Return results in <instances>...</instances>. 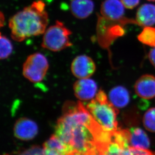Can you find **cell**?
I'll return each mask as SVG.
<instances>
[{
  "label": "cell",
  "instance_id": "cell-16",
  "mask_svg": "<svg viewBox=\"0 0 155 155\" xmlns=\"http://www.w3.org/2000/svg\"><path fill=\"white\" fill-rule=\"evenodd\" d=\"M0 57L1 60L7 59L13 51V46L10 40L5 36L1 35Z\"/></svg>",
  "mask_w": 155,
  "mask_h": 155
},
{
  "label": "cell",
  "instance_id": "cell-17",
  "mask_svg": "<svg viewBox=\"0 0 155 155\" xmlns=\"http://www.w3.org/2000/svg\"><path fill=\"white\" fill-rule=\"evenodd\" d=\"M143 123L147 130L155 132V108L150 109L143 116Z\"/></svg>",
  "mask_w": 155,
  "mask_h": 155
},
{
  "label": "cell",
  "instance_id": "cell-10",
  "mask_svg": "<svg viewBox=\"0 0 155 155\" xmlns=\"http://www.w3.org/2000/svg\"><path fill=\"white\" fill-rule=\"evenodd\" d=\"M108 98L110 102L118 108L126 107L130 100V93L124 87L117 86L110 90Z\"/></svg>",
  "mask_w": 155,
  "mask_h": 155
},
{
  "label": "cell",
  "instance_id": "cell-5",
  "mask_svg": "<svg viewBox=\"0 0 155 155\" xmlns=\"http://www.w3.org/2000/svg\"><path fill=\"white\" fill-rule=\"evenodd\" d=\"M101 14L108 20L137 24L136 21L124 17V6L120 0H105L101 6Z\"/></svg>",
  "mask_w": 155,
  "mask_h": 155
},
{
  "label": "cell",
  "instance_id": "cell-9",
  "mask_svg": "<svg viewBox=\"0 0 155 155\" xmlns=\"http://www.w3.org/2000/svg\"><path fill=\"white\" fill-rule=\"evenodd\" d=\"M136 93L141 98L150 99L155 97V77L144 75L140 77L135 83Z\"/></svg>",
  "mask_w": 155,
  "mask_h": 155
},
{
  "label": "cell",
  "instance_id": "cell-6",
  "mask_svg": "<svg viewBox=\"0 0 155 155\" xmlns=\"http://www.w3.org/2000/svg\"><path fill=\"white\" fill-rule=\"evenodd\" d=\"M96 66L91 57L80 55L73 60L71 65V71L74 76L78 79L89 78L94 73Z\"/></svg>",
  "mask_w": 155,
  "mask_h": 155
},
{
  "label": "cell",
  "instance_id": "cell-23",
  "mask_svg": "<svg viewBox=\"0 0 155 155\" xmlns=\"http://www.w3.org/2000/svg\"><path fill=\"white\" fill-rule=\"evenodd\" d=\"M44 150H45V155H63L57 151H54L52 150L44 148Z\"/></svg>",
  "mask_w": 155,
  "mask_h": 155
},
{
  "label": "cell",
  "instance_id": "cell-11",
  "mask_svg": "<svg viewBox=\"0 0 155 155\" xmlns=\"http://www.w3.org/2000/svg\"><path fill=\"white\" fill-rule=\"evenodd\" d=\"M137 24L142 26H152L155 24V5L145 4L139 8L136 14Z\"/></svg>",
  "mask_w": 155,
  "mask_h": 155
},
{
  "label": "cell",
  "instance_id": "cell-20",
  "mask_svg": "<svg viewBox=\"0 0 155 155\" xmlns=\"http://www.w3.org/2000/svg\"><path fill=\"white\" fill-rule=\"evenodd\" d=\"M18 155H45V150L39 146H34Z\"/></svg>",
  "mask_w": 155,
  "mask_h": 155
},
{
  "label": "cell",
  "instance_id": "cell-4",
  "mask_svg": "<svg viewBox=\"0 0 155 155\" xmlns=\"http://www.w3.org/2000/svg\"><path fill=\"white\" fill-rule=\"evenodd\" d=\"M49 69L47 58L41 53H34L27 58L23 66V75L33 83L44 79Z\"/></svg>",
  "mask_w": 155,
  "mask_h": 155
},
{
  "label": "cell",
  "instance_id": "cell-25",
  "mask_svg": "<svg viewBox=\"0 0 155 155\" xmlns=\"http://www.w3.org/2000/svg\"><path fill=\"white\" fill-rule=\"evenodd\" d=\"M148 1H153V2L155 1V0H148Z\"/></svg>",
  "mask_w": 155,
  "mask_h": 155
},
{
  "label": "cell",
  "instance_id": "cell-14",
  "mask_svg": "<svg viewBox=\"0 0 155 155\" xmlns=\"http://www.w3.org/2000/svg\"><path fill=\"white\" fill-rule=\"evenodd\" d=\"M44 148L57 151L63 155H68L73 152L70 146L65 143L56 135L53 136L46 142Z\"/></svg>",
  "mask_w": 155,
  "mask_h": 155
},
{
  "label": "cell",
  "instance_id": "cell-21",
  "mask_svg": "<svg viewBox=\"0 0 155 155\" xmlns=\"http://www.w3.org/2000/svg\"><path fill=\"white\" fill-rule=\"evenodd\" d=\"M124 7L127 9H132L138 6L140 0H120Z\"/></svg>",
  "mask_w": 155,
  "mask_h": 155
},
{
  "label": "cell",
  "instance_id": "cell-24",
  "mask_svg": "<svg viewBox=\"0 0 155 155\" xmlns=\"http://www.w3.org/2000/svg\"><path fill=\"white\" fill-rule=\"evenodd\" d=\"M68 155H82V154H79L78 153L75 152H73L71 153L70 154H68ZM107 155V154L103 152H98L94 153V154H92V155Z\"/></svg>",
  "mask_w": 155,
  "mask_h": 155
},
{
  "label": "cell",
  "instance_id": "cell-8",
  "mask_svg": "<svg viewBox=\"0 0 155 155\" xmlns=\"http://www.w3.org/2000/svg\"><path fill=\"white\" fill-rule=\"evenodd\" d=\"M38 132V126L30 119L22 118L18 120L14 127L15 136L19 139L28 140L35 138Z\"/></svg>",
  "mask_w": 155,
  "mask_h": 155
},
{
  "label": "cell",
  "instance_id": "cell-3",
  "mask_svg": "<svg viewBox=\"0 0 155 155\" xmlns=\"http://www.w3.org/2000/svg\"><path fill=\"white\" fill-rule=\"evenodd\" d=\"M71 32L61 22L56 21L55 24L46 30L41 46L52 51H59L72 46L70 40Z\"/></svg>",
  "mask_w": 155,
  "mask_h": 155
},
{
  "label": "cell",
  "instance_id": "cell-2",
  "mask_svg": "<svg viewBox=\"0 0 155 155\" xmlns=\"http://www.w3.org/2000/svg\"><path fill=\"white\" fill-rule=\"evenodd\" d=\"M86 107L104 130L110 132L118 130L117 119L119 110L110 102L104 91L99 90L95 98L91 100Z\"/></svg>",
  "mask_w": 155,
  "mask_h": 155
},
{
  "label": "cell",
  "instance_id": "cell-13",
  "mask_svg": "<svg viewBox=\"0 0 155 155\" xmlns=\"http://www.w3.org/2000/svg\"><path fill=\"white\" fill-rule=\"evenodd\" d=\"M130 146L148 149L150 142L146 133L140 128H132L130 129Z\"/></svg>",
  "mask_w": 155,
  "mask_h": 155
},
{
  "label": "cell",
  "instance_id": "cell-19",
  "mask_svg": "<svg viewBox=\"0 0 155 155\" xmlns=\"http://www.w3.org/2000/svg\"><path fill=\"white\" fill-rule=\"evenodd\" d=\"M123 150L117 143L113 140L108 145L107 155H121Z\"/></svg>",
  "mask_w": 155,
  "mask_h": 155
},
{
  "label": "cell",
  "instance_id": "cell-7",
  "mask_svg": "<svg viewBox=\"0 0 155 155\" xmlns=\"http://www.w3.org/2000/svg\"><path fill=\"white\" fill-rule=\"evenodd\" d=\"M73 89L75 96L81 101L91 100L98 92L97 83L90 78L78 79L74 84Z\"/></svg>",
  "mask_w": 155,
  "mask_h": 155
},
{
  "label": "cell",
  "instance_id": "cell-1",
  "mask_svg": "<svg viewBox=\"0 0 155 155\" xmlns=\"http://www.w3.org/2000/svg\"><path fill=\"white\" fill-rule=\"evenodd\" d=\"M48 23V15L45 4L39 0L14 15L9 21V26L12 38L20 42L44 34Z\"/></svg>",
  "mask_w": 155,
  "mask_h": 155
},
{
  "label": "cell",
  "instance_id": "cell-12",
  "mask_svg": "<svg viewBox=\"0 0 155 155\" xmlns=\"http://www.w3.org/2000/svg\"><path fill=\"white\" fill-rule=\"evenodd\" d=\"M94 5L92 0H72L70 10L75 17L85 19L94 11Z\"/></svg>",
  "mask_w": 155,
  "mask_h": 155
},
{
  "label": "cell",
  "instance_id": "cell-15",
  "mask_svg": "<svg viewBox=\"0 0 155 155\" xmlns=\"http://www.w3.org/2000/svg\"><path fill=\"white\" fill-rule=\"evenodd\" d=\"M138 39L142 43L151 47H155V27H145L138 36Z\"/></svg>",
  "mask_w": 155,
  "mask_h": 155
},
{
  "label": "cell",
  "instance_id": "cell-18",
  "mask_svg": "<svg viewBox=\"0 0 155 155\" xmlns=\"http://www.w3.org/2000/svg\"><path fill=\"white\" fill-rule=\"evenodd\" d=\"M121 155H155V153L148 149L130 146L127 149L124 150Z\"/></svg>",
  "mask_w": 155,
  "mask_h": 155
},
{
  "label": "cell",
  "instance_id": "cell-22",
  "mask_svg": "<svg viewBox=\"0 0 155 155\" xmlns=\"http://www.w3.org/2000/svg\"><path fill=\"white\" fill-rule=\"evenodd\" d=\"M149 59L152 64L155 67V47L149 53Z\"/></svg>",
  "mask_w": 155,
  "mask_h": 155
}]
</instances>
